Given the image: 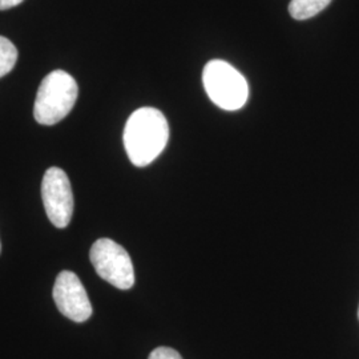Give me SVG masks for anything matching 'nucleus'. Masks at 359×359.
I'll use <instances>...</instances> for the list:
<instances>
[{"label":"nucleus","instance_id":"obj_7","mask_svg":"<svg viewBox=\"0 0 359 359\" xmlns=\"http://www.w3.org/2000/svg\"><path fill=\"white\" fill-rule=\"evenodd\" d=\"M332 0H292L289 13L295 20H306L323 11Z\"/></svg>","mask_w":359,"mask_h":359},{"label":"nucleus","instance_id":"obj_9","mask_svg":"<svg viewBox=\"0 0 359 359\" xmlns=\"http://www.w3.org/2000/svg\"><path fill=\"white\" fill-rule=\"evenodd\" d=\"M148 359H182V357L175 348L163 346L154 348Z\"/></svg>","mask_w":359,"mask_h":359},{"label":"nucleus","instance_id":"obj_5","mask_svg":"<svg viewBox=\"0 0 359 359\" xmlns=\"http://www.w3.org/2000/svg\"><path fill=\"white\" fill-rule=\"evenodd\" d=\"M41 197L52 225L59 229L67 228L74 216L75 201L71 182L63 169H47L41 182Z\"/></svg>","mask_w":359,"mask_h":359},{"label":"nucleus","instance_id":"obj_8","mask_svg":"<svg viewBox=\"0 0 359 359\" xmlns=\"http://www.w3.org/2000/svg\"><path fill=\"white\" fill-rule=\"evenodd\" d=\"M18 60V50L13 41L0 36V77L6 76L13 69Z\"/></svg>","mask_w":359,"mask_h":359},{"label":"nucleus","instance_id":"obj_2","mask_svg":"<svg viewBox=\"0 0 359 359\" xmlns=\"http://www.w3.org/2000/svg\"><path fill=\"white\" fill-rule=\"evenodd\" d=\"M79 95L76 80L62 69L52 71L39 86L34 116L41 126H55L75 107Z\"/></svg>","mask_w":359,"mask_h":359},{"label":"nucleus","instance_id":"obj_1","mask_svg":"<svg viewBox=\"0 0 359 359\" xmlns=\"http://www.w3.org/2000/svg\"><path fill=\"white\" fill-rule=\"evenodd\" d=\"M123 139L130 163L136 167H147L167 147L169 140L167 118L156 108H140L129 116Z\"/></svg>","mask_w":359,"mask_h":359},{"label":"nucleus","instance_id":"obj_6","mask_svg":"<svg viewBox=\"0 0 359 359\" xmlns=\"http://www.w3.org/2000/svg\"><path fill=\"white\" fill-rule=\"evenodd\" d=\"M53 299L59 311L71 321L81 323L92 316L88 294L74 271H62L53 286Z\"/></svg>","mask_w":359,"mask_h":359},{"label":"nucleus","instance_id":"obj_10","mask_svg":"<svg viewBox=\"0 0 359 359\" xmlns=\"http://www.w3.org/2000/svg\"><path fill=\"white\" fill-rule=\"evenodd\" d=\"M20 3H23V0H0V11L10 10L13 7L19 6Z\"/></svg>","mask_w":359,"mask_h":359},{"label":"nucleus","instance_id":"obj_3","mask_svg":"<svg viewBox=\"0 0 359 359\" xmlns=\"http://www.w3.org/2000/svg\"><path fill=\"white\" fill-rule=\"evenodd\" d=\"M203 83L209 99L225 111H237L249 97L248 81L224 60H210L204 68Z\"/></svg>","mask_w":359,"mask_h":359},{"label":"nucleus","instance_id":"obj_11","mask_svg":"<svg viewBox=\"0 0 359 359\" xmlns=\"http://www.w3.org/2000/svg\"><path fill=\"white\" fill-rule=\"evenodd\" d=\"M0 252H1V245H0Z\"/></svg>","mask_w":359,"mask_h":359},{"label":"nucleus","instance_id":"obj_12","mask_svg":"<svg viewBox=\"0 0 359 359\" xmlns=\"http://www.w3.org/2000/svg\"><path fill=\"white\" fill-rule=\"evenodd\" d=\"M358 318H359V309H358Z\"/></svg>","mask_w":359,"mask_h":359},{"label":"nucleus","instance_id":"obj_4","mask_svg":"<svg viewBox=\"0 0 359 359\" xmlns=\"http://www.w3.org/2000/svg\"><path fill=\"white\" fill-rule=\"evenodd\" d=\"M90 258L96 273L104 281L120 290H128L135 283V270L128 252L109 238L92 245Z\"/></svg>","mask_w":359,"mask_h":359}]
</instances>
